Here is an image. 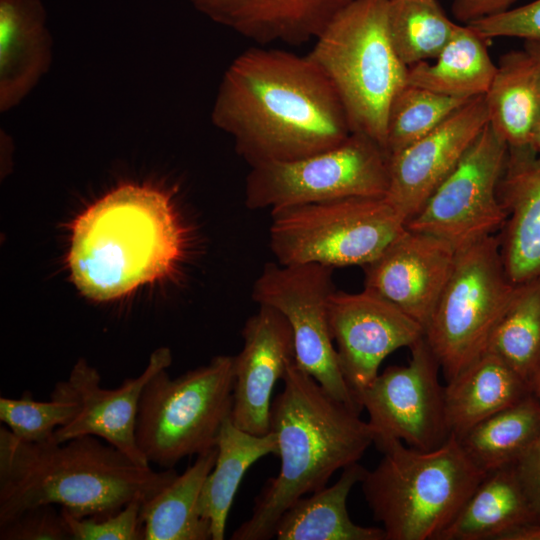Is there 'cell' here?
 Listing matches in <instances>:
<instances>
[{
    "instance_id": "6da1fadb",
    "label": "cell",
    "mask_w": 540,
    "mask_h": 540,
    "mask_svg": "<svg viewBox=\"0 0 540 540\" xmlns=\"http://www.w3.org/2000/svg\"><path fill=\"white\" fill-rule=\"evenodd\" d=\"M211 119L250 167L305 158L352 134L335 89L309 56L265 47L231 62Z\"/></svg>"
},
{
    "instance_id": "7a4b0ae2",
    "label": "cell",
    "mask_w": 540,
    "mask_h": 540,
    "mask_svg": "<svg viewBox=\"0 0 540 540\" xmlns=\"http://www.w3.org/2000/svg\"><path fill=\"white\" fill-rule=\"evenodd\" d=\"M174 468L136 464L93 435L63 443H30L0 427V525L40 505H60L76 517H102L142 503L168 486Z\"/></svg>"
},
{
    "instance_id": "3957f363",
    "label": "cell",
    "mask_w": 540,
    "mask_h": 540,
    "mask_svg": "<svg viewBox=\"0 0 540 540\" xmlns=\"http://www.w3.org/2000/svg\"><path fill=\"white\" fill-rule=\"evenodd\" d=\"M282 381L270 411L280 471L267 480L233 540L273 538L280 517L296 500L326 487L337 470L358 462L374 443L375 432L360 411L332 397L295 360Z\"/></svg>"
},
{
    "instance_id": "277c9868",
    "label": "cell",
    "mask_w": 540,
    "mask_h": 540,
    "mask_svg": "<svg viewBox=\"0 0 540 540\" xmlns=\"http://www.w3.org/2000/svg\"><path fill=\"white\" fill-rule=\"evenodd\" d=\"M183 246V229L169 197L149 186L126 184L76 219L67 261L83 295L110 301L168 275Z\"/></svg>"
},
{
    "instance_id": "5b68a950",
    "label": "cell",
    "mask_w": 540,
    "mask_h": 540,
    "mask_svg": "<svg viewBox=\"0 0 540 540\" xmlns=\"http://www.w3.org/2000/svg\"><path fill=\"white\" fill-rule=\"evenodd\" d=\"M382 458L365 471L361 488L386 540H440L487 473L455 436L423 451L395 438L374 441Z\"/></svg>"
},
{
    "instance_id": "8992f818",
    "label": "cell",
    "mask_w": 540,
    "mask_h": 540,
    "mask_svg": "<svg viewBox=\"0 0 540 540\" xmlns=\"http://www.w3.org/2000/svg\"><path fill=\"white\" fill-rule=\"evenodd\" d=\"M388 3L353 0L331 19L307 54L335 89L352 133L368 136L385 150L389 109L407 84L408 70L389 35Z\"/></svg>"
},
{
    "instance_id": "52a82bcc",
    "label": "cell",
    "mask_w": 540,
    "mask_h": 540,
    "mask_svg": "<svg viewBox=\"0 0 540 540\" xmlns=\"http://www.w3.org/2000/svg\"><path fill=\"white\" fill-rule=\"evenodd\" d=\"M234 357L216 356L171 378L166 369L146 383L139 401L136 442L150 463L174 468L217 444L233 405Z\"/></svg>"
},
{
    "instance_id": "ba28073f",
    "label": "cell",
    "mask_w": 540,
    "mask_h": 540,
    "mask_svg": "<svg viewBox=\"0 0 540 540\" xmlns=\"http://www.w3.org/2000/svg\"><path fill=\"white\" fill-rule=\"evenodd\" d=\"M269 245L283 265L365 266L406 230L385 197H348L270 211Z\"/></svg>"
},
{
    "instance_id": "9c48e42d",
    "label": "cell",
    "mask_w": 540,
    "mask_h": 540,
    "mask_svg": "<svg viewBox=\"0 0 540 540\" xmlns=\"http://www.w3.org/2000/svg\"><path fill=\"white\" fill-rule=\"evenodd\" d=\"M516 286L506 274L497 236L457 251L425 328V339L447 382L486 352Z\"/></svg>"
},
{
    "instance_id": "30bf717a",
    "label": "cell",
    "mask_w": 540,
    "mask_h": 540,
    "mask_svg": "<svg viewBox=\"0 0 540 540\" xmlns=\"http://www.w3.org/2000/svg\"><path fill=\"white\" fill-rule=\"evenodd\" d=\"M389 155L366 135L352 133L329 150L285 162L250 167L245 180V205L251 210L348 197H385Z\"/></svg>"
},
{
    "instance_id": "8fae6325",
    "label": "cell",
    "mask_w": 540,
    "mask_h": 540,
    "mask_svg": "<svg viewBox=\"0 0 540 540\" xmlns=\"http://www.w3.org/2000/svg\"><path fill=\"white\" fill-rule=\"evenodd\" d=\"M332 274L333 268L317 263H267L251 295L258 305L270 306L287 319L296 365L332 397L361 412L340 369L330 332L328 300L335 291Z\"/></svg>"
},
{
    "instance_id": "7c38bea8",
    "label": "cell",
    "mask_w": 540,
    "mask_h": 540,
    "mask_svg": "<svg viewBox=\"0 0 540 540\" xmlns=\"http://www.w3.org/2000/svg\"><path fill=\"white\" fill-rule=\"evenodd\" d=\"M507 157L506 141L488 122L406 228L440 238L456 251L500 231L507 214L498 186Z\"/></svg>"
},
{
    "instance_id": "4fadbf2b",
    "label": "cell",
    "mask_w": 540,
    "mask_h": 540,
    "mask_svg": "<svg viewBox=\"0 0 540 540\" xmlns=\"http://www.w3.org/2000/svg\"><path fill=\"white\" fill-rule=\"evenodd\" d=\"M405 366H390L365 388L359 402L369 415L375 439L395 438L429 451L451 437L440 364L425 336L411 348Z\"/></svg>"
},
{
    "instance_id": "5bb4252c",
    "label": "cell",
    "mask_w": 540,
    "mask_h": 540,
    "mask_svg": "<svg viewBox=\"0 0 540 540\" xmlns=\"http://www.w3.org/2000/svg\"><path fill=\"white\" fill-rule=\"evenodd\" d=\"M328 318L340 369L358 401L389 354L411 348L425 336L417 321L365 289L334 291L328 300Z\"/></svg>"
},
{
    "instance_id": "9a60e30c",
    "label": "cell",
    "mask_w": 540,
    "mask_h": 540,
    "mask_svg": "<svg viewBox=\"0 0 540 540\" xmlns=\"http://www.w3.org/2000/svg\"><path fill=\"white\" fill-rule=\"evenodd\" d=\"M172 363L171 351L162 347L155 350L144 371L135 378H127L115 389L101 386V376L85 360H79L67 380L57 382L50 398L77 403L78 412L67 424L56 429L52 441L93 435L113 445L136 464L150 465L136 442V420L142 391L149 379Z\"/></svg>"
},
{
    "instance_id": "2e32d148",
    "label": "cell",
    "mask_w": 540,
    "mask_h": 540,
    "mask_svg": "<svg viewBox=\"0 0 540 540\" xmlns=\"http://www.w3.org/2000/svg\"><path fill=\"white\" fill-rule=\"evenodd\" d=\"M488 122L481 95L462 105L424 137L389 155L385 198L406 223L420 212Z\"/></svg>"
},
{
    "instance_id": "e0dca14e",
    "label": "cell",
    "mask_w": 540,
    "mask_h": 540,
    "mask_svg": "<svg viewBox=\"0 0 540 540\" xmlns=\"http://www.w3.org/2000/svg\"><path fill=\"white\" fill-rule=\"evenodd\" d=\"M456 255L446 241L406 228L376 259L363 266L364 289L397 307L425 330Z\"/></svg>"
},
{
    "instance_id": "ac0fdd59",
    "label": "cell",
    "mask_w": 540,
    "mask_h": 540,
    "mask_svg": "<svg viewBox=\"0 0 540 540\" xmlns=\"http://www.w3.org/2000/svg\"><path fill=\"white\" fill-rule=\"evenodd\" d=\"M243 347L234 357L231 419L254 435L270 432L271 395L295 360L292 329L276 309L259 305L242 330Z\"/></svg>"
},
{
    "instance_id": "d6986e66",
    "label": "cell",
    "mask_w": 540,
    "mask_h": 540,
    "mask_svg": "<svg viewBox=\"0 0 540 540\" xmlns=\"http://www.w3.org/2000/svg\"><path fill=\"white\" fill-rule=\"evenodd\" d=\"M212 21L259 45L315 40L353 0H184Z\"/></svg>"
},
{
    "instance_id": "ffe728a7",
    "label": "cell",
    "mask_w": 540,
    "mask_h": 540,
    "mask_svg": "<svg viewBox=\"0 0 540 540\" xmlns=\"http://www.w3.org/2000/svg\"><path fill=\"white\" fill-rule=\"evenodd\" d=\"M498 197L507 214L497 237L508 278L515 285L540 278V155L508 148Z\"/></svg>"
},
{
    "instance_id": "44dd1931",
    "label": "cell",
    "mask_w": 540,
    "mask_h": 540,
    "mask_svg": "<svg viewBox=\"0 0 540 540\" xmlns=\"http://www.w3.org/2000/svg\"><path fill=\"white\" fill-rule=\"evenodd\" d=\"M40 0H0V108L16 106L48 70L52 39Z\"/></svg>"
},
{
    "instance_id": "7402d4cb",
    "label": "cell",
    "mask_w": 540,
    "mask_h": 540,
    "mask_svg": "<svg viewBox=\"0 0 540 540\" xmlns=\"http://www.w3.org/2000/svg\"><path fill=\"white\" fill-rule=\"evenodd\" d=\"M529 394L530 383L497 355L486 351L445 386V408L451 435L460 437Z\"/></svg>"
},
{
    "instance_id": "603a6c76",
    "label": "cell",
    "mask_w": 540,
    "mask_h": 540,
    "mask_svg": "<svg viewBox=\"0 0 540 540\" xmlns=\"http://www.w3.org/2000/svg\"><path fill=\"white\" fill-rule=\"evenodd\" d=\"M366 469L358 462L342 469L339 479L296 500L280 517L278 540H386L383 528L355 524L347 511V498Z\"/></svg>"
},
{
    "instance_id": "cb8c5ba5",
    "label": "cell",
    "mask_w": 540,
    "mask_h": 540,
    "mask_svg": "<svg viewBox=\"0 0 540 540\" xmlns=\"http://www.w3.org/2000/svg\"><path fill=\"white\" fill-rule=\"evenodd\" d=\"M484 99L489 124L508 148L531 149L540 110V66L525 49L501 56Z\"/></svg>"
},
{
    "instance_id": "d4e9b609",
    "label": "cell",
    "mask_w": 540,
    "mask_h": 540,
    "mask_svg": "<svg viewBox=\"0 0 540 540\" xmlns=\"http://www.w3.org/2000/svg\"><path fill=\"white\" fill-rule=\"evenodd\" d=\"M538 519L511 464L485 475L440 540H498L507 531Z\"/></svg>"
},
{
    "instance_id": "484cf974",
    "label": "cell",
    "mask_w": 540,
    "mask_h": 540,
    "mask_svg": "<svg viewBox=\"0 0 540 540\" xmlns=\"http://www.w3.org/2000/svg\"><path fill=\"white\" fill-rule=\"evenodd\" d=\"M216 446L217 458L203 483L197 509L210 523L212 539L223 540L227 517L245 473L260 458L278 455V443L274 432L251 434L238 428L229 416L221 426Z\"/></svg>"
},
{
    "instance_id": "4316f807",
    "label": "cell",
    "mask_w": 540,
    "mask_h": 540,
    "mask_svg": "<svg viewBox=\"0 0 540 540\" xmlns=\"http://www.w3.org/2000/svg\"><path fill=\"white\" fill-rule=\"evenodd\" d=\"M486 41L470 26L458 23L432 62L421 61L408 67L407 84L465 100L484 95L497 69Z\"/></svg>"
},
{
    "instance_id": "83f0119b",
    "label": "cell",
    "mask_w": 540,
    "mask_h": 540,
    "mask_svg": "<svg viewBox=\"0 0 540 540\" xmlns=\"http://www.w3.org/2000/svg\"><path fill=\"white\" fill-rule=\"evenodd\" d=\"M217 446L197 455L190 465L141 506L144 540L212 539L210 523L198 513L203 483L214 467Z\"/></svg>"
},
{
    "instance_id": "f1b7e54d",
    "label": "cell",
    "mask_w": 540,
    "mask_h": 540,
    "mask_svg": "<svg viewBox=\"0 0 540 540\" xmlns=\"http://www.w3.org/2000/svg\"><path fill=\"white\" fill-rule=\"evenodd\" d=\"M540 438V401L531 393L456 437L483 472L515 463Z\"/></svg>"
},
{
    "instance_id": "f546056e",
    "label": "cell",
    "mask_w": 540,
    "mask_h": 540,
    "mask_svg": "<svg viewBox=\"0 0 540 540\" xmlns=\"http://www.w3.org/2000/svg\"><path fill=\"white\" fill-rule=\"evenodd\" d=\"M530 383L540 365V278L516 286L487 350Z\"/></svg>"
},
{
    "instance_id": "4dcf8cb0",
    "label": "cell",
    "mask_w": 540,
    "mask_h": 540,
    "mask_svg": "<svg viewBox=\"0 0 540 540\" xmlns=\"http://www.w3.org/2000/svg\"><path fill=\"white\" fill-rule=\"evenodd\" d=\"M387 21L393 47L407 67L434 59L458 25L437 0H389Z\"/></svg>"
},
{
    "instance_id": "1f68e13d",
    "label": "cell",
    "mask_w": 540,
    "mask_h": 540,
    "mask_svg": "<svg viewBox=\"0 0 540 540\" xmlns=\"http://www.w3.org/2000/svg\"><path fill=\"white\" fill-rule=\"evenodd\" d=\"M469 100L406 84L395 95L389 109L386 131L388 155L430 133Z\"/></svg>"
},
{
    "instance_id": "d6a6232c",
    "label": "cell",
    "mask_w": 540,
    "mask_h": 540,
    "mask_svg": "<svg viewBox=\"0 0 540 540\" xmlns=\"http://www.w3.org/2000/svg\"><path fill=\"white\" fill-rule=\"evenodd\" d=\"M78 412L77 403L53 399L35 401L29 392L21 398H0V420L19 439L30 443L52 441L57 428L70 422Z\"/></svg>"
},
{
    "instance_id": "836d02e7",
    "label": "cell",
    "mask_w": 540,
    "mask_h": 540,
    "mask_svg": "<svg viewBox=\"0 0 540 540\" xmlns=\"http://www.w3.org/2000/svg\"><path fill=\"white\" fill-rule=\"evenodd\" d=\"M142 502L127 504L117 513L102 517H76L61 508L71 540H141Z\"/></svg>"
},
{
    "instance_id": "e575fe53",
    "label": "cell",
    "mask_w": 540,
    "mask_h": 540,
    "mask_svg": "<svg viewBox=\"0 0 540 540\" xmlns=\"http://www.w3.org/2000/svg\"><path fill=\"white\" fill-rule=\"evenodd\" d=\"M1 540H71L68 528L54 505L29 508L0 525Z\"/></svg>"
},
{
    "instance_id": "d590c367",
    "label": "cell",
    "mask_w": 540,
    "mask_h": 540,
    "mask_svg": "<svg viewBox=\"0 0 540 540\" xmlns=\"http://www.w3.org/2000/svg\"><path fill=\"white\" fill-rule=\"evenodd\" d=\"M483 39L515 37L540 39V0L469 24Z\"/></svg>"
},
{
    "instance_id": "8d00e7d4",
    "label": "cell",
    "mask_w": 540,
    "mask_h": 540,
    "mask_svg": "<svg viewBox=\"0 0 540 540\" xmlns=\"http://www.w3.org/2000/svg\"><path fill=\"white\" fill-rule=\"evenodd\" d=\"M513 466L540 516V438L513 463Z\"/></svg>"
},
{
    "instance_id": "74e56055",
    "label": "cell",
    "mask_w": 540,
    "mask_h": 540,
    "mask_svg": "<svg viewBox=\"0 0 540 540\" xmlns=\"http://www.w3.org/2000/svg\"><path fill=\"white\" fill-rule=\"evenodd\" d=\"M517 0H452L451 11L462 25L499 15L511 9Z\"/></svg>"
},
{
    "instance_id": "f35d334b",
    "label": "cell",
    "mask_w": 540,
    "mask_h": 540,
    "mask_svg": "<svg viewBox=\"0 0 540 540\" xmlns=\"http://www.w3.org/2000/svg\"><path fill=\"white\" fill-rule=\"evenodd\" d=\"M498 540H540V519L509 530L501 535Z\"/></svg>"
},
{
    "instance_id": "ab89813d",
    "label": "cell",
    "mask_w": 540,
    "mask_h": 540,
    "mask_svg": "<svg viewBox=\"0 0 540 540\" xmlns=\"http://www.w3.org/2000/svg\"><path fill=\"white\" fill-rule=\"evenodd\" d=\"M530 148L537 155H540V110L532 132Z\"/></svg>"
},
{
    "instance_id": "60d3db41",
    "label": "cell",
    "mask_w": 540,
    "mask_h": 540,
    "mask_svg": "<svg viewBox=\"0 0 540 540\" xmlns=\"http://www.w3.org/2000/svg\"><path fill=\"white\" fill-rule=\"evenodd\" d=\"M524 49L536 60L540 66V39L524 40Z\"/></svg>"
},
{
    "instance_id": "b9f144b4",
    "label": "cell",
    "mask_w": 540,
    "mask_h": 540,
    "mask_svg": "<svg viewBox=\"0 0 540 540\" xmlns=\"http://www.w3.org/2000/svg\"><path fill=\"white\" fill-rule=\"evenodd\" d=\"M531 393L540 401V365L530 380Z\"/></svg>"
}]
</instances>
